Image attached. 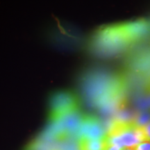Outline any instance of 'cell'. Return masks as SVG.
I'll return each mask as SVG.
<instances>
[{
    "label": "cell",
    "mask_w": 150,
    "mask_h": 150,
    "mask_svg": "<svg viewBox=\"0 0 150 150\" xmlns=\"http://www.w3.org/2000/svg\"><path fill=\"white\" fill-rule=\"evenodd\" d=\"M131 40L123 24L104 27L92 40L91 48L97 53L110 55L121 50Z\"/></svg>",
    "instance_id": "obj_1"
},
{
    "label": "cell",
    "mask_w": 150,
    "mask_h": 150,
    "mask_svg": "<svg viewBox=\"0 0 150 150\" xmlns=\"http://www.w3.org/2000/svg\"><path fill=\"white\" fill-rule=\"evenodd\" d=\"M50 107V118L54 121L65 114L79 109L77 98L70 92L56 93L52 97Z\"/></svg>",
    "instance_id": "obj_2"
},
{
    "label": "cell",
    "mask_w": 150,
    "mask_h": 150,
    "mask_svg": "<svg viewBox=\"0 0 150 150\" xmlns=\"http://www.w3.org/2000/svg\"><path fill=\"white\" fill-rule=\"evenodd\" d=\"M79 140H101L106 136V131L98 118L93 115H83L78 131Z\"/></svg>",
    "instance_id": "obj_3"
},
{
    "label": "cell",
    "mask_w": 150,
    "mask_h": 150,
    "mask_svg": "<svg viewBox=\"0 0 150 150\" xmlns=\"http://www.w3.org/2000/svg\"><path fill=\"white\" fill-rule=\"evenodd\" d=\"M108 147L106 138L101 140H79V150H107Z\"/></svg>",
    "instance_id": "obj_4"
},
{
    "label": "cell",
    "mask_w": 150,
    "mask_h": 150,
    "mask_svg": "<svg viewBox=\"0 0 150 150\" xmlns=\"http://www.w3.org/2000/svg\"><path fill=\"white\" fill-rule=\"evenodd\" d=\"M133 122L136 127H144L150 123V110H145L135 116Z\"/></svg>",
    "instance_id": "obj_5"
},
{
    "label": "cell",
    "mask_w": 150,
    "mask_h": 150,
    "mask_svg": "<svg viewBox=\"0 0 150 150\" xmlns=\"http://www.w3.org/2000/svg\"><path fill=\"white\" fill-rule=\"evenodd\" d=\"M134 150H150V142L145 141L138 144L134 147Z\"/></svg>",
    "instance_id": "obj_6"
},
{
    "label": "cell",
    "mask_w": 150,
    "mask_h": 150,
    "mask_svg": "<svg viewBox=\"0 0 150 150\" xmlns=\"http://www.w3.org/2000/svg\"><path fill=\"white\" fill-rule=\"evenodd\" d=\"M142 130H143L144 136H145V141L150 142V123L142 127Z\"/></svg>",
    "instance_id": "obj_7"
},
{
    "label": "cell",
    "mask_w": 150,
    "mask_h": 150,
    "mask_svg": "<svg viewBox=\"0 0 150 150\" xmlns=\"http://www.w3.org/2000/svg\"><path fill=\"white\" fill-rule=\"evenodd\" d=\"M121 149L122 148L118 147V146L112 145V146H110V147L108 148L107 150H121Z\"/></svg>",
    "instance_id": "obj_8"
},
{
    "label": "cell",
    "mask_w": 150,
    "mask_h": 150,
    "mask_svg": "<svg viewBox=\"0 0 150 150\" xmlns=\"http://www.w3.org/2000/svg\"><path fill=\"white\" fill-rule=\"evenodd\" d=\"M121 150H134V147H124L122 148Z\"/></svg>",
    "instance_id": "obj_9"
}]
</instances>
